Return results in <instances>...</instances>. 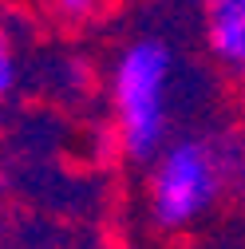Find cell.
<instances>
[{"label":"cell","mask_w":245,"mask_h":249,"mask_svg":"<svg viewBox=\"0 0 245 249\" xmlns=\"http://www.w3.org/2000/svg\"><path fill=\"white\" fill-rule=\"evenodd\" d=\"M206 48L233 75H245V8H206Z\"/></svg>","instance_id":"3"},{"label":"cell","mask_w":245,"mask_h":249,"mask_svg":"<svg viewBox=\"0 0 245 249\" xmlns=\"http://www.w3.org/2000/svg\"><path fill=\"white\" fill-rule=\"evenodd\" d=\"M0 40H4V32H0Z\"/></svg>","instance_id":"7"},{"label":"cell","mask_w":245,"mask_h":249,"mask_svg":"<svg viewBox=\"0 0 245 249\" xmlns=\"http://www.w3.org/2000/svg\"><path fill=\"white\" fill-rule=\"evenodd\" d=\"M95 4L99 0H52V12L68 24H83V20L95 16Z\"/></svg>","instance_id":"5"},{"label":"cell","mask_w":245,"mask_h":249,"mask_svg":"<svg viewBox=\"0 0 245 249\" xmlns=\"http://www.w3.org/2000/svg\"><path fill=\"white\" fill-rule=\"evenodd\" d=\"M170 83L174 52L158 36L122 44L111 64V111L115 139L131 162H150L170 142Z\"/></svg>","instance_id":"1"},{"label":"cell","mask_w":245,"mask_h":249,"mask_svg":"<svg viewBox=\"0 0 245 249\" xmlns=\"http://www.w3.org/2000/svg\"><path fill=\"white\" fill-rule=\"evenodd\" d=\"M226 178H229L226 142L206 139V135H186V139L166 142L150 159V174H146L150 222L166 233L190 230L222 198Z\"/></svg>","instance_id":"2"},{"label":"cell","mask_w":245,"mask_h":249,"mask_svg":"<svg viewBox=\"0 0 245 249\" xmlns=\"http://www.w3.org/2000/svg\"><path fill=\"white\" fill-rule=\"evenodd\" d=\"M16 83H20V64H16L12 48L0 40V103H4L12 91H16Z\"/></svg>","instance_id":"4"},{"label":"cell","mask_w":245,"mask_h":249,"mask_svg":"<svg viewBox=\"0 0 245 249\" xmlns=\"http://www.w3.org/2000/svg\"><path fill=\"white\" fill-rule=\"evenodd\" d=\"M206 8H245V0H206Z\"/></svg>","instance_id":"6"}]
</instances>
